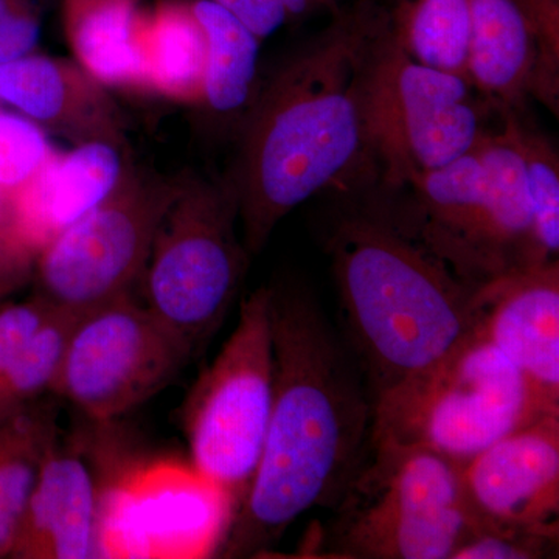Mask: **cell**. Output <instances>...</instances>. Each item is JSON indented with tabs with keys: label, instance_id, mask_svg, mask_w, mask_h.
<instances>
[{
	"label": "cell",
	"instance_id": "cell-1",
	"mask_svg": "<svg viewBox=\"0 0 559 559\" xmlns=\"http://www.w3.org/2000/svg\"><path fill=\"white\" fill-rule=\"evenodd\" d=\"M274 400L259 468L218 554L257 557L301 514L334 507L366 452L373 400L314 294L270 288Z\"/></svg>",
	"mask_w": 559,
	"mask_h": 559
},
{
	"label": "cell",
	"instance_id": "cell-2",
	"mask_svg": "<svg viewBox=\"0 0 559 559\" xmlns=\"http://www.w3.org/2000/svg\"><path fill=\"white\" fill-rule=\"evenodd\" d=\"M389 16L371 0L337 11L325 31L260 84L227 180L249 257L264 249L280 221L316 194L373 182L362 75L371 40Z\"/></svg>",
	"mask_w": 559,
	"mask_h": 559
},
{
	"label": "cell",
	"instance_id": "cell-3",
	"mask_svg": "<svg viewBox=\"0 0 559 559\" xmlns=\"http://www.w3.org/2000/svg\"><path fill=\"white\" fill-rule=\"evenodd\" d=\"M348 202L331 219L325 248L348 345L374 400L457 347L479 329L484 308L388 197Z\"/></svg>",
	"mask_w": 559,
	"mask_h": 559
},
{
	"label": "cell",
	"instance_id": "cell-4",
	"mask_svg": "<svg viewBox=\"0 0 559 559\" xmlns=\"http://www.w3.org/2000/svg\"><path fill=\"white\" fill-rule=\"evenodd\" d=\"M462 466L414 444L369 439L320 544L323 557L452 559L481 530Z\"/></svg>",
	"mask_w": 559,
	"mask_h": 559
},
{
	"label": "cell",
	"instance_id": "cell-5",
	"mask_svg": "<svg viewBox=\"0 0 559 559\" xmlns=\"http://www.w3.org/2000/svg\"><path fill=\"white\" fill-rule=\"evenodd\" d=\"M477 92L468 76L412 58L390 14L371 40L362 75L364 127L385 193L476 148L496 110Z\"/></svg>",
	"mask_w": 559,
	"mask_h": 559
},
{
	"label": "cell",
	"instance_id": "cell-6",
	"mask_svg": "<svg viewBox=\"0 0 559 559\" xmlns=\"http://www.w3.org/2000/svg\"><path fill=\"white\" fill-rule=\"evenodd\" d=\"M546 415L520 370L477 329L429 369L373 400L370 437L465 465Z\"/></svg>",
	"mask_w": 559,
	"mask_h": 559
},
{
	"label": "cell",
	"instance_id": "cell-7",
	"mask_svg": "<svg viewBox=\"0 0 559 559\" xmlns=\"http://www.w3.org/2000/svg\"><path fill=\"white\" fill-rule=\"evenodd\" d=\"M237 224L229 182L183 178L151 246L145 307L191 355L219 329L248 270Z\"/></svg>",
	"mask_w": 559,
	"mask_h": 559
},
{
	"label": "cell",
	"instance_id": "cell-8",
	"mask_svg": "<svg viewBox=\"0 0 559 559\" xmlns=\"http://www.w3.org/2000/svg\"><path fill=\"white\" fill-rule=\"evenodd\" d=\"M403 190L406 201L390 200L401 218L474 293L543 266L528 202L506 183L489 182L476 148L419 173Z\"/></svg>",
	"mask_w": 559,
	"mask_h": 559
},
{
	"label": "cell",
	"instance_id": "cell-9",
	"mask_svg": "<svg viewBox=\"0 0 559 559\" xmlns=\"http://www.w3.org/2000/svg\"><path fill=\"white\" fill-rule=\"evenodd\" d=\"M271 293L267 286L241 301L237 326L183 409L190 463L241 506L270 426L274 400Z\"/></svg>",
	"mask_w": 559,
	"mask_h": 559
},
{
	"label": "cell",
	"instance_id": "cell-10",
	"mask_svg": "<svg viewBox=\"0 0 559 559\" xmlns=\"http://www.w3.org/2000/svg\"><path fill=\"white\" fill-rule=\"evenodd\" d=\"M183 178L167 179L128 167L102 204L51 240L33 264L35 296L80 318L130 294L142 277L165 212Z\"/></svg>",
	"mask_w": 559,
	"mask_h": 559
},
{
	"label": "cell",
	"instance_id": "cell-11",
	"mask_svg": "<svg viewBox=\"0 0 559 559\" xmlns=\"http://www.w3.org/2000/svg\"><path fill=\"white\" fill-rule=\"evenodd\" d=\"M237 506L189 462L154 459L98 492L95 558L197 559L218 554Z\"/></svg>",
	"mask_w": 559,
	"mask_h": 559
},
{
	"label": "cell",
	"instance_id": "cell-12",
	"mask_svg": "<svg viewBox=\"0 0 559 559\" xmlns=\"http://www.w3.org/2000/svg\"><path fill=\"white\" fill-rule=\"evenodd\" d=\"M190 356L148 308L123 294L75 320L53 393L106 425L164 389Z\"/></svg>",
	"mask_w": 559,
	"mask_h": 559
},
{
	"label": "cell",
	"instance_id": "cell-13",
	"mask_svg": "<svg viewBox=\"0 0 559 559\" xmlns=\"http://www.w3.org/2000/svg\"><path fill=\"white\" fill-rule=\"evenodd\" d=\"M481 530L559 535V414L535 419L462 466Z\"/></svg>",
	"mask_w": 559,
	"mask_h": 559
},
{
	"label": "cell",
	"instance_id": "cell-14",
	"mask_svg": "<svg viewBox=\"0 0 559 559\" xmlns=\"http://www.w3.org/2000/svg\"><path fill=\"white\" fill-rule=\"evenodd\" d=\"M479 329L511 360L544 414H559V263L518 272L479 296Z\"/></svg>",
	"mask_w": 559,
	"mask_h": 559
},
{
	"label": "cell",
	"instance_id": "cell-15",
	"mask_svg": "<svg viewBox=\"0 0 559 559\" xmlns=\"http://www.w3.org/2000/svg\"><path fill=\"white\" fill-rule=\"evenodd\" d=\"M0 103L44 131L76 143H123V119L108 87L79 62L28 53L0 64Z\"/></svg>",
	"mask_w": 559,
	"mask_h": 559
},
{
	"label": "cell",
	"instance_id": "cell-16",
	"mask_svg": "<svg viewBox=\"0 0 559 559\" xmlns=\"http://www.w3.org/2000/svg\"><path fill=\"white\" fill-rule=\"evenodd\" d=\"M128 170L123 143L90 140L50 159L20 191L11 194L21 240L38 255L51 240L102 204Z\"/></svg>",
	"mask_w": 559,
	"mask_h": 559
},
{
	"label": "cell",
	"instance_id": "cell-17",
	"mask_svg": "<svg viewBox=\"0 0 559 559\" xmlns=\"http://www.w3.org/2000/svg\"><path fill=\"white\" fill-rule=\"evenodd\" d=\"M98 492L100 485L79 452L51 441L10 558H95Z\"/></svg>",
	"mask_w": 559,
	"mask_h": 559
},
{
	"label": "cell",
	"instance_id": "cell-18",
	"mask_svg": "<svg viewBox=\"0 0 559 559\" xmlns=\"http://www.w3.org/2000/svg\"><path fill=\"white\" fill-rule=\"evenodd\" d=\"M536 66V39L514 0H469L466 73L492 108L524 110Z\"/></svg>",
	"mask_w": 559,
	"mask_h": 559
},
{
	"label": "cell",
	"instance_id": "cell-19",
	"mask_svg": "<svg viewBox=\"0 0 559 559\" xmlns=\"http://www.w3.org/2000/svg\"><path fill=\"white\" fill-rule=\"evenodd\" d=\"M135 39L146 91L183 105H202L205 39L190 2L162 0L140 9Z\"/></svg>",
	"mask_w": 559,
	"mask_h": 559
},
{
	"label": "cell",
	"instance_id": "cell-20",
	"mask_svg": "<svg viewBox=\"0 0 559 559\" xmlns=\"http://www.w3.org/2000/svg\"><path fill=\"white\" fill-rule=\"evenodd\" d=\"M139 10V0H62L70 49L103 86L146 91L135 39Z\"/></svg>",
	"mask_w": 559,
	"mask_h": 559
},
{
	"label": "cell",
	"instance_id": "cell-21",
	"mask_svg": "<svg viewBox=\"0 0 559 559\" xmlns=\"http://www.w3.org/2000/svg\"><path fill=\"white\" fill-rule=\"evenodd\" d=\"M205 39L204 100L218 116L246 114L259 91L261 40L213 0H190Z\"/></svg>",
	"mask_w": 559,
	"mask_h": 559
},
{
	"label": "cell",
	"instance_id": "cell-22",
	"mask_svg": "<svg viewBox=\"0 0 559 559\" xmlns=\"http://www.w3.org/2000/svg\"><path fill=\"white\" fill-rule=\"evenodd\" d=\"M39 404L0 421V558H10L40 463L57 439L53 417Z\"/></svg>",
	"mask_w": 559,
	"mask_h": 559
},
{
	"label": "cell",
	"instance_id": "cell-23",
	"mask_svg": "<svg viewBox=\"0 0 559 559\" xmlns=\"http://www.w3.org/2000/svg\"><path fill=\"white\" fill-rule=\"evenodd\" d=\"M392 17L412 58L468 76L469 0H403Z\"/></svg>",
	"mask_w": 559,
	"mask_h": 559
},
{
	"label": "cell",
	"instance_id": "cell-24",
	"mask_svg": "<svg viewBox=\"0 0 559 559\" xmlns=\"http://www.w3.org/2000/svg\"><path fill=\"white\" fill-rule=\"evenodd\" d=\"M496 112L502 117L500 134L509 140L521 157L540 248L550 260H558V153L543 132L528 127L527 121L522 119V110L496 109Z\"/></svg>",
	"mask_w": 559,
	"mask_h": 559
},
{
	"label": "cell",
	"instance_id": "cell-25",
	"mask_svg": "<svg viewBox=\"0 0 559 559\" xmlns=\"http://www.w3.org/2000/svg\"><path fill=\"white\" fill-rule=\"evenodd\" d=\"M75 316L57 311L0 374V421L53 392Z\"/></svg>",
	"mask_w": 559,
	"mask_h": 559
},
{
	"label": "cell",
	"instance_id": "cell-26",
	"mask_svg": "<svg viewBox=\"0 0 559 559\" xmlns=\"http://www.w3.org/2000/svg\"><path fill=\"white\" fill-rule=\"evenodd\" d=\"M53 153L39 124L21 114L0 109V190L10 197L20 191Z\"/></svg>",
	"mask_w": 559,
	"mask_h": 559
},
{
	"label": "cell",
	"instance_id": "cell-27",
	"mask_svg": "<svg viewBox=\"0 0 559 559\" xmlns=\"http://www.w3.org/2000/svg\"><path fill=\"white\" fill-rule=\"evenodd\" d=\"M558 536L525 530H480L452 559H539L557 551Z\"/></svg>",
	"mask_w": 559,
	"mask_h": 559
},
{
	"label": "cell",
	"instance_id": "cell-28",
	"mask_svg": "<svg viewBox=\"0 0 559 559\" xmlns=\"http://www.w3.org/2000/svg\"><path fill=\"white\" fill-rule=\"evenodd\" d=\"M47 0H0V64L38 47Z\"/></svg>",
	"mask_w": 559,
	"mask_h": 559
},
{
	"label": "cell",
	"instance_id": "cell-29",
	"mask_svg": "<svg viewBox=\"0 0 559 559\" xmlns=\"http://www.w3.org/2000/svg\"><path fill=\"white\" fill-rule=\"evenodd\" d=\"M57 310L38 296L0 305V374Z\"/></svg>",
	"mask_w": 559,
	"mask_h": 559
},
{
	"label": "cell",
	"instance_id": "cell-30",
	"mask_svg": "<svg viewBox=\"0 0 559 559\" xmlns=\"http://www.w3.org/2000/svg\"><path fill=\"white\" fill-rule=\"evenodd\" d=\"M35 255L21 240L13 218L11 197L0 190V297L20 288L33 274Z\"/></svg>",
	"mask_w": 559,
	"mask_h": 559
},
{
	"label": "cell",
	"instance_id": "cell-31",
	"mask_svg": "<svg viewBox=\"0 0 559 559\" xmlns=\"http://www.w3.org/2000/svg\"><path fill=\"white\" fill-rule=\"evenodd\" d=\"M213 2L229 11L231 16L237 17L260 40L270 38L289 20L288 13L278 0H213Z\"/></svg>",
	"mask_w": 559,
	"mask_h": 559
},
{
	"label": "cell",
	"instance_id": "cell-32",
	"mask_svg": "<svg viewBox=\"0 0 559 559\" xmlns=\"http://www.w3.org/2000/svg\"><path fill=\"white\" fill-rule=\"evenodd\" d=\"M530 22L555 20L559 14V0H514Z\"/></svg>",
	"mask_w": 559,
	"mask_h": 559
},
{
	"label": "cell",
	"instance_id": "cell-33",
	"mask_svg": "<svg viewBox=\"0 0 559 559\" xmlns=\"http://www.w3.org/2000/svg\"><path fill=\"white\" fill-rule=\"evenodd\" d=\"M289 17L304 16L316 10L330 9L337 13L336 0H278Z\"/></svg>",
	"mask_w": 559,
	"mask_h": 559
},
{
	"label": "cell",
	"instance_id": "cell-34",
	"mask_svg": "<svg viewBox=\"0 0 559 559\" xmlns=\"http://www.w3.org/2000/svg\"><path fill=\"white\" fill-rule=\"evenodd\" d=\"M0 300H2V297H0Z\"/></svg>",
	"mask_w": 559,
	"mask_h": 559
}]
</instances>
